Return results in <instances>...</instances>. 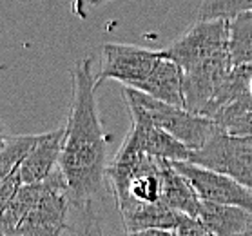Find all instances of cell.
<instances>
[{"label":"cell","instance_id":"d6986e66","mask_svg":"<svg viewBox=\"0 0 252 236\" xmlns=\"http://www.w3.org/2000/svg\"><path fill=\"white\" fill-rule=\"evenodd\" d=\"M172 233L174 236H216L198 216L190 214H180V220Z\"/></svg>","mask_w":252,"mask_h":236},{"label":"cell","instance_id":"e0dca14e","mask_svg":"<svg viewBox=\"0 0 252 236\" xmlns=\"http://www.w3.org/2000/svg\"><path fill=\"white\" fill-rule=\"evenodd\" d=\"M42 135H13L2 136V149H0V178L17 169L24 158L38 144Z\"/></svg>","mask_w":252,"mask_h":236},{"label":"cell","instance_id":"4fadbf2b","mask_svg":"<svg viewBox=\"0 0 252 236\" xmlns=\"http://www.w3.org/2000/svg\"><path fill=\"white\" fill-rule=\"evenodd\" d=\"M163 203L172 211L182 214L198 216L201 205V198L189 180L178 171L172 160L167 162L165 182H163Z\"/></svg>","mask_w":252,"mask_h":236},{"label":"cell","instance_id":"2e32d148","mask_svg":"<svg viewBox=\"0 0 252 236\" xmlns=\"http://www.w3.org/2000/svg\"><path fill=\"white\" fill-rule=\"evenodd\" d=\"M220 127L232 135L241 136H252V95L245 93L243 97L234 100L225 109L220 111V115L214 118Z\"/></svg>","mask_w":252,"mask_h":236},{"label":"cell","instance_id":"7c38bea8","mask_svg":"<svg viewBox=\"0 0 252 236\" xmlns=\"http://www.w3.org/2000/svg\"><path fill=\"white\" fill-rule=\"evenodd\" d=\"M126 233L142 229H169L174 231L180 214L167 207L165 203H131L118 209Z\"/></svg>","mask_w":252,"mask_h":236},{"label":"cell","instance_id":"ba28073f","mask_svg":"<svg viewBox=\"0 0 252 236\" xmlns=\"http://www.w3.org/2000/svg\"><path fill=\"white\" fill-rule=\"evenodd\" d=\"M180 173L189 180L201 200L227 203V205H240L252 211V189L240 184L229 174L198 166L190 160L172 162Z\"/></svg>","mask_w":252,"mask_h":236},{"label":"cell","instance_id":"8fae6325","mask_svg":"<svg viewBox=\"0 0 252 236\" xmlns=\"http://www.w3.org/2000/svg\"><path fill=\"white\" fill-rule=\"evenodd\" d=\"M198 218L216 236H249L252 211L240 205L201 200Z\"/></svg>","mask_w":252,"mask_h":236},{"label":"cell","instance_id":"ac0fdd59","mask_svg":"<svg viewBox=\"0 0 252 236\" xmlns=\"http://www.w3.org/2000/svg\"><path fill=\"white\" fill-rule=\"evenodd\" d=\"M252 0H201L198 20L211 18H234L243 11H251Z\"/></svg>","mask_w":252,"mask_h":236},{"label":"cell","instance_id":"30bf717a","mask_svg":"<svg viewBox=\"0 0 252 236\" xmlns=\"http://www.w3.org/2000/svg\"><path fill=\"white\" fill-rule=\"evenodd\" d=\"M151 97L163 100L167 104L185 107L184 95V69L169 58L161 57L156 62L151 75L136 87Z\"/></svg>","mask_w":252,"mask_h":236},{"label":"cell","instance_id":"277c9868","mask_svg":"<svg viewBox=\"0 0 252 236\" xmlns=\"http://www.w3.org/2000/svg\"><path fill=\"white\" fill-rule=\"evenodd\" d=\"M229 35L230 20L227 18L196 20L185 35L160 53L161 57L176 62L185 73L229 51Z\"/></svg>","mask_w":252,"mask_h":236},{"label":"cell","instance_id":"8992f818","mask_svg":"<svg viewBox=\"0 0 252 236\" xmlns=\"http://www.w3.org/2000/svg\"><path fill=\"white\" fill-rule=\"evenodd\" d=\"M131 115V129L120 151L127 153H147V155L167 158V160H189L190 149L172 135L163 131L151 120L147 113L134 102H126Z\"/></svg>","mask_w":252,"mask_h":236},{"label":"cell","instance_id":"603a6c76","mask_svg":"<svg viewBox=\"0 0 252 236\" xmlns=\"http://www.w3.org/2000/svg\"><path fill=\"white\" fill-rule=\"evenodd\" d=\"M249 93L252 95V76H251V80H249Z\"/></svg>","mask_w":252,"mask_h":236},{"label":"cell","instance_id":"3957f363","mask_svg":"<svg viewBox=\"0 0 252 236\" xmlns=\"http://www.w3.org/2000/svg\"><path fill=\"white\" fill-rule=\"evenodd\" d=\"M73 198L60 167L42 180V189L13 236H60L71 218Z\"/></svg>","mask_w":252,"mask_h":236},{"label":"cell","instance_id":"cb8c5ba5","mask_svg":"<svg viewBox=\"0 0 252 236\" xmlns=\"http://www.w3.org/2000/svg\"><path fill=\"white\" fill-rule=\"evenodd\" d=\"M249 236H252V225H251V229H249Z\"/></svg>","mask_w":252,"mask_h":236},{"label":"cell","instance_id":"5bb4252c","mask_svg":"<svg viewBox=\"0 0 252 236\" xmlns=\"http://www.w3.org/2000/svg\"><path fill=\"white\" fill-rule=\"evenodd\" d=\"M60 236H113L103 220L98 198L86 203H73L69 224Z\"/></svg>","mask_w":252,"mask_h":236},{"label":"cell","instance_id":"9a60e30c","mask_svg":"<svg viewBox=\"0 0 252 236\" xmlns=\"http://www.w3.org/2000/svg\"><path fill=\"white\" fill-rule=\"evenodd\" d=\"M229 53L234 66L252 67V9L230 18Z\"/></svg>","mask_w":252,"mask_h":236},{"label":"cell","instance_id":"5b68a950","mask_svg":"<svg viewBox=\"0 0 252 236\" xmlns=\"http://www.w3.org/2000/svg\"><path fill=\"white\" fill-rule=\"evenodd\" d=\"M189 160L229 174L252 189V136L232 135L220 127L203 147L190 151Z\"/></svg>","mask_w":252,"mask_h":236},{"label":"cell","instance_id":"44dd1931","mask_svg":"<svg viewBox=\"0 0 252 236\" xmlns=\"http://www.w3.org/2000/svg\"><path fill=\"white\" fill-rule=\"evenodd\" d=\"M126 236H174V233L169 229H142L126 233Z\"/></svg>","mask_w":252,"mask_h":236},{"label":"cell","instance_id":"6da1fadb","mask_svg":"<svg viewBox=\"0 0 252 236\" xmlns=\"http://www.w3.org/2000/svg\"><path fill=\"white\" fill-rule=\"evenodd\" d=\"M73 98L65 124V140L60 156V171L69 187L73 203L98 198L107 180V136L98 116L96 78L93 57H84L71 67Z\"/></svg>","mask_w":252,"mask_h":236},{"label":"cell","instance_id":"52a82bcc","mask_svg":"<svg viewBox=\"0 0 252 236\" xmlns=\"http://www.w3.org/2000/svg\"><path fill=\"white\" fill-rule=\"evenodd\" d=\"M102 49L103 66L96 76V87L105 80H118L124 86L138 87L161 58L160 51L132 44H103Z\"/></svg>","mask_w":252,"mask_h":236},{"label":"cell","instance_id":"7402d4cb","mask_svg":"<svg viewBox=\"0 0 252 236\" xmlns=\"http://www.w3.org/2000/svg\"><path fill=\"white\" fill-rule=\"evenodd\" d=\"M89 2V6H103V4H107L111 0H87Z\"/></svg>","mask_w":252,"mask_h":236},{"label":"cell","instance_id":"7a4b0ae2","mask_svg":"<svg viewBox=\"0 0 252 236\" xmlns=\"http://www.w3.org/2000/svg\"><path fill=\"white\" fill-rule=\"evenodd\" d=\"M124 98L126 102H134L140 105L156 126L172 135L190 151L203 147L212 135L220 129L218 122H214L209 116L192 113L180 105L167 104L163 100L151 97L136 87H124Z\"/></svg>","mask_w":252,"mask_h":236},{"label":"cell","instance_id":"9c48e42d","mask_svg":"<svg viewBox=\"0 0 252 236\" xmlns=\"http://www.w3.org/2000/svg\"><path fill=\"white\" fill-rule=\"evenodd\" d=\"M63 140H65V127L42 133L38 144L34 145L33 151L18 166L24 184L42 182L57 169L63 151Z\"/></svg>","mask_w":252,"mask_h":236},{"label":"cell","instance_id":"ffe728a7","mask_svg":"<svg viewBox=\"0 0 252 236\" xmlns=\"http://www.w3.org/2000/svg\"><path fill=\"white\" fill-rule=\"evenodd\" d=\"M24 185L22 178H20V171L13 169L11 173L2 176V182H0V207L6 205L7 202L11 200L13 196L17 195V191Z\"/></svg>","mask_w":252,"mask_h":236}]
</instances>
